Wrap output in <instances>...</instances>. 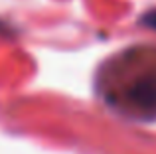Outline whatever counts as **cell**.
I'll return each mask as SVG.
<instances>
[{
  "label": "cell",
  "instance_id": "7a4b0ae2",
  "mask_svg": "<svg viewBox=\"0 0 156 154\" xmlns=\"http://www.w3.org/2000/svg\"><path fill=\"white\" fill-rule=\"evenodd\" d=\"M142 24H144V26H150V28H154V30H156V10L146 12L144 18H142Z\"/></svg>",
  "mask_w": 156,
  "mask_h": 154
},
{
  "label": "cell",
  "instance_id": "6da1fadb",
  "mask_svg": "<svg viewBox=\"0 0 156 154\" xmlns=\"http://www.w3.org/2000/svg\"><path fill=\"white\" fill-rule=\"evenodd\" d=\"M107 81L125 111L156 117V47H133L109 61Z\"/></svg>",
  "mask_w": 156,
  "mask_h": 154
}]
</instances>
